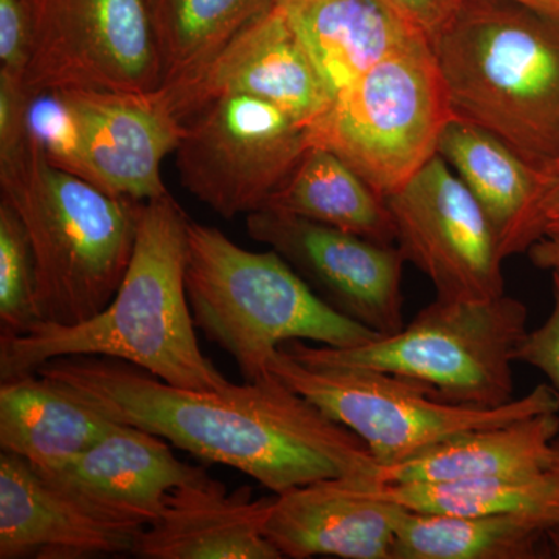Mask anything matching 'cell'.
<instances>
[{
  "instance_id": "cell-22",
  "label": "cell",
  "mask_w": 559,
  "mask_h": 559,
  "mask_svg": "<svg viewBox=\"0 0 559 559\" xmlns=\"http://www.w3.org/2000/svg\"><path fill=\"white\" fill-rule=\"evenodd\" d=\"M114 419L40 374L0 385V448L39 473H57L114 426Z\"/></svg>"
},
{
  "instance_id": "cell-29",
  "label": "cell",
  "mask_w": 559,
  "mask_h": 559,
  "mask_svg": "<svg viewBox=\"0 0 559 559\" xmlns=\"http://www.w3.org/2000/svg\"><path fill=\"white\" fill-rule=\"evenodd\" d=\"M401 20L417 28L429 40L437 35L462 9L465 0H382Z\"/></svg>"
},
{
  "instance_id": "cell-12",
  "label": "cell",
  "mask_w": 559,
  "mask_h": 559,
  "mask_svg": "<svg viewBox=\"0 0 559 559\" xmlns=\"http://www.w3.org/2000/svg\"><path fill=\"white\" fill-rule=\"evenodd\" d=\"M404 260L421 271L441 300L503 296V257L491 224L468 187L437 154L385 198Z\"/></svg>"
},
{
  "instance_id": "cell-8",
  "label": "cell",
  "mask_w": 559,
  "mask_h": 559,
  "mask_svg": "<svg viewBox=\"0 0 559 559\" xmlns=\"http://www.w3.org/2000/svg\"><path fill=\"white\" fill-rule=\"evenodd\" d=\"M270 370L356 433L378 465L401 462L469 430L559 412L557 390L547 384H538L503 406L474 407L444 403L423 382L385 371L307 366L283 348L272 356Z\"/></svg>"
},
{
  "instance_id": "cell-16",
  "label": "cell",
  "mask_w": 559,
  "mask_h": 559,
  "mask_svg": "<svg viewBox=\"0 0 559 559\" xmlns=\"http://www.w3.org/2000/svg\"><path fill=\"white\" fill-rule=\"evenodd\" d=\"M40 474L103 516L142 528L160 516L173 489L209 476L176 457L167 440L117 421L64 468Z\"/></svg>"
},
{
  "instance_id": "cell-21",
  "label": "cell",
  "mask_w": 559,
  "mask_h": 559,
  "mask_svg": "<svg viewBox=\"0 0 559 559\" xmlns=\"http://www.w3.org/2000/svg\"><path fill=\"white\" fill-rule=\"evenodd\" d=\"M333 97L423 35L382 0H275Z\"/></svg>"
},
{
  "instance_id": "cell-25",
  "label": "cell",
  "mask_w": 559,
  "mask_h": 559,
  "mask_svg": "<svg viewBox=\"0 0 559 559\" xmlns=\"http://www.w3.org/2000/svg\"><path fill=\"white\" fill-rule=\"evenodd\" d=\"M274 5L275 0H153L162 86L200 68Z\"/></svg>"
},
{
  "instance_id": "cell-2",
  "label": "cell",
  "mask_w": 559,
  "mask_h": 559,
  "mask_svg": "<svg viewBox=\"0 0 559 559\" xmlns=\"http://www.w3.org/2000/svg\"><path fill=\"white\" fill-rule=\"evenodd\" d=\"M189 223L171 194L143 202L131 263L108 307L75 325L36 323L20 336H0V380L36 374L58 358L103 356L176 388H227L198 344L187 297Z\"/></svg>"
},
{
  "instance_id": "cell-31",
  "label": "cell",
  "mask_w": 559,
  "mask_h": 559,
  "mask_svg": "<svg viewBox=\"0 0 559 559\" xmlns=\"http://www.w3.org/2000/svg\"><path fill=\"white\" fill-rule=\"evenodd\" d=\"M540 238L559 237V164L547 170L538 209Z\"/></svg>"
},
{
  "instance_id": "cell-5",
  "label": "cell",
  "mask_w": 559,
  "mask_h": 559,
  "mask_svg": "<svg viewBox=\"0 0 559 559\" xmlns=\"http://www.w3.org/2000/svg\"><path fill=\"white\" fill-rule=\"evenodd\" d=\"M186 288L194 325L234 358L245 382L270 378L272 356L288 342L348 348L381 336L330 308L275 250L242 249L194 221Z\"/></svg>"
},
{
  "instance_id": "cell-28",
  "label": "cell",
  "mask_w": 559,
  "mask_h": 559,
  "mask_svg": "<svg viewBox=\"0 0 559 559\" xmlns=\"http://www.w3.org/2000/svg\"><path fill=\"white\" fill-rule=\"evenodd\" d=\"M25 58L27 20L24 0H0V73L21 81Z\"/></svg>"
},
{
  "instance_id": "cell-13",
  "label": "cell",
  "mask_w": 559,
  "mask_h": 559,
  "mask_svg": "<svg viewBox=\"0 0 559 559\" xmlns=\"http://www.w3.org/2000/svg\"><path fill=\"white\" fill-rule=\"evenodd\" d=\"M246 227L344 318L381 336L403 329L406 260L399 246L271 209L250 213Z\"/></svg>"
},
{
  "instance_id": "cell-15",
  "label": "cell",
  "mask_w": 559,
  "mask_h": 559,
  "mask_svg": "<svg viewBox=\"0 0 559 559\" xmlns=\"http://www.w3.org/2000/svg\"><path fill=\"white\" fill-rule=\"evenodd\" d=\"M140 530L91 510L21 455L0 454V559L132 555Z\"/></svg>"
},
{
  "instance_id": "cell-34",
  "label": "cell",
  "mask_w": 559,
  "mask_h": 559,
  "mask_svg": "<svg viewBox=\"0 0 559 559\" xmlns=\"http://www.w3.org/2000/svg\"><path fill=\"white\" fill-rule=\"evenodd\" d=\"M547 547H549L550 558L559 559V528L547 532Z\"/></svg>"
},
{
  "instance_id": "cell-3",
  "label": "cell",
  "mask_w": 559,
  "mask_h": 559,
  "mask_svg": "<svg viewBox=\"0 0 559 559\" xmlns=\"http://www.w3.org/2000/svg\"><path fill=\"white\" fill-rule=\"evenodd\" d=\"M0 200L31 240L38 323L75 325L105 310L130 266L143 202L58 168L31 131L0 157Z\"/></svg>"
},
{
  "instance_id": "cell-14",
  "label": "cell",
  "mask_w": 559,
  "mask_h": 559,
  "mask_svg": "<svg viewBox=\"0 0 559 559\" xmlns=\"http://www.w3.org/2000/svg\"><path fill=\"white\" fill-rule=\"evenodd\" d=\"M157 91L182 124L216 98L249 95L308 127L334 98L277 3L200 68Z\"/></svg>"
},
{
  "instance_id": "cell-24",
  "label": "cell",
  "mask_w": 559,
  "mask_h": 559,
  "mask_svg": "<svg viewBox=\"0 0 559 559\" xmlns=\"http://www.w3.org/2000/svg\"><path fill=\"white\" fill-rule=\"evenodd\" d=\"M264 209L396 245L395 223L384 198L323 146H308Z\"/></svg>"
},
{
  "instance_id": "cell-19",
  "label": "cell",
  "mask_w": 559,
  "mask_h": 559,
  "mask_svg": "<svg viewBox=\"0 0 559 559\" xmlns=\"http://www.w3.org/2000/svg\"><path fill=\"white\" fill-rule=\"evenodd\" d=\"M439 154L479 202L503 260L527 252L540 240L538 209L546 170L533 167L491 132L457 117L444 128Z\"/></svg>"
},
{
  "instance_id": "cell-11",
  "label": "cell",
  "mask_w": 559,
  "mask_h": 559,
  "mask_svg": "<svg viewBox=\"0 0 559 559\" xmlns=\"http://www.w3.org/2000/svg\"><path fill=\"white\" fill-rule=\"evenodd\" d=\"M182 127L179 180L224 219L266 207L310 146L305 124L249 95L216 98Z\"/></svg>"
},
{
  "instance_id": "cell-1",
  "label": "cell",
  "mask_w": 559,
  "mask_h": 559,
  "mask_svg": "<svg viewBox=\"0 0 559 559\" xmlns=\"http://www.w3.org/2000/svg\"><path fill=\"white\" fill-rule=\"evenodd\" d=\"M36 373L114 421L205 462L248 474L275 495L314 481L373 480L378 463L352 430L278 380L219 390L176 388L123 360L68 356Z\"/></svg>"
},
{
  "instance_id": "cell-18",
  "label": "cell",
  "mask_w": 559,
  "mask_h": 559,
  "mask_svg": "<svg viewBox=\"0 0 559 559\" xmlns=\"http://www.w3.org/2000/svg\"><path fill=\"white\" fill-rule=\"evenodd\" d=\"M275 498L229 492L204 477L173 489L160 516L140 530L132 555L142 559H278L267 538Z\"/></svg>"
},
{
  "instance_id": "cell-26",
  "label": "cell",
  "mask_w": 559,
  "mask_h": 559,
  "mask_svg": "<svg viewBox=\"0 0 559 559\" xmlns=\"http://www.w3.org/2000/svg\"><path fill=\"white\" fill-rule=\"evenodd\" d=\"M0 336H20L38 323L36 266L27 230L0 200Z\"/></svg>"
},
{
  "instance_id": "cell-17",
  "label": "cell",
  "mask_w": 559,
  "mask_h": 559,
  "mask_svg": "<svg viewBox=\"0 0 559 559\" xmlns=\"http://www.w3.org/2000/svg\"><path fill=\"white\" fill-rule=\"evenodd\" d=\"M266 535L283 558L393 559V503L360 477L314 481L275 496Z\"/></svg>"
},
{
  "instance_id": "cell-30",
  "label": "cell",
  "mask_w": 559,
  "mask_h": 559,
  "mask_svg": "<svg viewBox=\"0 0 559 559\" xmlns=\"http://www.w3.org/2000/svg\"><path fill=\"white\" fill-rule=\"evenodd\" d=\"M538 520L547 532L559 528V439L555 441L550 466L543 473V502Z\"/></svg>"
},
{
  "instance_id": "cell-20",
  "label": "cell",
  "mask_w": 559,
  "mask_h": 559,
  "mask_svg": "<svg viewBox=\"0 0 559 559\" xmlns=\"http://www.w3.org/2000/svg\"><path fill=\"white\" fill-rule=\"evenodd\" d=\"M558 433V412L469 430L401 462L378 465L371 481L406 484L536 476L549 468Z\"/></svg>"
},
{
  "instance_id": "cell-33",
  "label": "cell",
  "mask_w": 559,
  "mask_h": 559,
  "mask_svg": "<svg viewBox=\"0 0 559 559\" xmlns=\"http://www.w3.org/2000/svg\"><path fill=\"white\" fill-rule=\"evenodd\" d=\"M506 2L518 3L525 9L559 20V0H506Z\"/></svg>"
},
{
  "instance_id": "cell-32",
  "label": "cell",
  "mask_w": 559,
  "mask_h": 559,
  "mask_svg": "<svg viewBox=\"0 0 559 559\" xmlns=\"http://www.w3.org/2000/svg\"><path fill=\"white\" fill-rule=\"evenodd\" d=\"M528 259L539 270H559V237H544L527 250Z\"/></svg>"
},
{
  "instance_id": "cell-23",
  "label": "cell",
  "mask_w": 559,
  "mask_h": 559,
  "mask_svg": "<svg viewBox=\"0 0 559 559\" xmlns=\"http://www.w3.org/2000/svg\"><path fill=\"white\" fill-rule=\"evenodd\" d=\"M393 559L550 558L547 530L532 514L462 516L393 503Z\"/></svg>"
},
{
  "instance_id": "cell-9",
  "label": "cell",
  "mask_w": 559,
  "mask_h": 559,
  "mask_svg": "<svg viewBox=\"0 0 559 559\" xmlns=\"http://www.w3.org/2000/svg\"><path fill=\"white\" fill-rule=\"evenodd\" d=\"M28 131L51 164L127 200L167 197L162 164L178 148L182 123L148 94L64 90L36 95Z\"/></svg>"
},
{
  "instance_id": "cell-7",
  "label": "cell",
  "mask_w": 559,
  "mask_h": 559,
  "mask_svg": "<svg viewBox=\"0 0 559 559\" xmlns=\"http://www.w3.org/2000/svg\"><path fill=\"white\" fill-rule=\"evenodd\" d=\"M452 119L439 61L417 35L340 92L308 124V142L336 153L385 200L439 154Z\"/></svg>"
},
{
  "instance_id": "cell-4",
  "label": "cell",
  "mask_w": 559,
  "mask_h": 559,
  "mask_svg": "<svg viewBox=\"0 0 559 559\" xmlns=\"http://www.w3.org/2000/svg\"><path fill=\"white\" fill-rule=\"evenodd\" d=\"M430 46L457 119L533 167L559 164V20L506 0H465Z\"/></svg>"
},
{
  "instance_id": "cell-27",
  "label": "cell",
  "mask_w": 559,
  "mask_h": 559,
  "mask_svg": "<svg viewBox=\"0 0 559 559\" xmlns=\"http://www.w3.org/2000/svg\"><path fill=\"white\" fill-rule=\"evenodd\" d=\"M550 272L554 307L543 325L527 331L518 348L516 360L543 371L559 395V270Z\"/></svg>"
},
{
  "instance_id": "cell-10",
  "label": "cell",
  "mask_w": 559,
  "mask_h": 559,
  "mask_svg": "<svg viewBox=\"0 0 559 559\" xmlns=\"http://www.w3.org/2000/svg\"><path fill=\"white\" fill-rule=\"evenodd\" d=\"M28 98L64 90L148 94L164 83L153 0H24Z\"/></svg>"
},
{
  "instance_id": "cell-6",
  "label": "cell",
  "mask_w": 559,
  "mask_h": 559,
  "mask_svg": "<svg viewBox=\"0 0 559 559\" xmlns=\"http://www.w3.org/2000/svg\"><path fill=\"white\" fill-rule=\"evenodd\" d=\"M524 301L436 299L407 325L356 347L334 348L301 341L282 345L314 367L385 371L423 382L444 403L499 407L513 400L511 364L527 334Z\"/></svg>"
}]
</instances>
